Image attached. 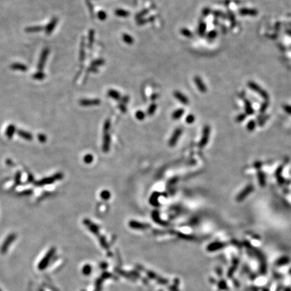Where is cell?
<instances>
[{"label":"cell","mask_w":291,"mask_h":291,"mask_svg":"<svg viewBox=\"0 0 291 291\" xmlns=\"http://www.w3.org/2000/svg\"><path fill=\"white\" fill-rule=\"evenodd\" d=\"M253 186L252 185H249V186H247V187L243 191V192H241L240 193V194L238 195V197H236V200L238 202H240V201H242V200L245 198L247 195H248L250 193H251L252 191H253Z\"/></svg>","instance_id":"277c9868"},{"label":"cell","mask_w":291,"mask_h":291,"mask_svg":"<svg viewBox=\"0 0 291 291\" xmlns=\"http://www.w3.org/2000/svg\"><path fill=\"white\" fill-rule=\"evenodd\" d=\"M155 109H156V105L155 104H152V105L150 107V109H148V113H149V114L150 115V114H152V113H154V111H155Z\"/></svg>","instance_id":"f546056e"},{"label":"cell","mask_w":291,"mask_h":291,"mask_svg":"<svg viewBox=\"0 0 291 291\" xmlns=\"http://www.w3.org/2000/svg\"><path fill=\"white\" fill-rule=\"evenodd\" d=\"M174 96L177 100H179L182 104H189V100L186 97L185 95L182 94V93L179 92V91H175V92H174Z\"/></svg>","instance_id":"52a82bcc"},{"label":"cell","mask_w":291,"mask_h":291,"mask_svg":"<svg viewBox=\"0 0 291 291\" xmlns=\"http://www.w3.org/2000/svg\"><path fill=\"white\" fill-rule=\"evenodd\" d=\"M43 29L41 26H33L29 27V28L26 29V31L28 33H36V32L40 31Z\"/></svg>","instance_id":"ac0fdd59"},{"label":"cell","mask_w":291,"mask_h":291,"mask_svg":"<svg viewBox=\"0 0 291 291\" xmlns=\"http://www.w3.org/2000/svg\"><path fill=\"white\" fill-rule=\"evenodd\" d=\"M217 36V32L216 31H212L208 34V37L210 38H214Z\"/></svg>","instance_id":"cb8c5ba5"},{"label":"cell","mask_w":291,"mask_h":291,"mask_svg":"<svg viewBox=\"0 0 291 291\" xmlns=\"http://www.w3.org/2000/svg\"><path fill=\"white\" fill-rule=\"evenodd\" d=\"M245 119V115L244 114H241L238 116L237 117H236V121H238V122H241V121H243Z\"/></svg>","instance_id":"83f0119b"},{"label":"cell","mask_w":291,"mask_h":291,"mask_svg":"<svg viewBox=\"0 0 291 291\" xmlns=\"http://www.w3.org/2000/svg\"><path fill=\"white\" fill-rule=\"evenodd\" d=\"M101 101L98 99L90 100V99H84L80 101V104L83 106H91V105H97L99 104Z\"/></svg>","instance_id":"ba28073f"},{"label":"cell","mask_w":291,"mask_h":291,"mask_svg":"<svg viewBox=\"0 0 291 291\" xmlns=\"http://www.w3.org/2000/svg\"><path fill=\"white\" fill-rule=\"evenodd\" d=\"M286 33L288 34V35L291 36V31L290 30H287V31H286Z\"/></svg>","instance_id":"8d00e7d4"},{"label":"cell","mask_w":291,"mask_h":291,"mask_svg":"<svg viewBox=\"0 0 291 291\" xmlns=\"http://www.w3.org/2000/svg\"><path fill=\"white\" fill-rule=\"evenodd\" d=\"M92 159V157L90 155H88L87 156H86V158H85V161H86V163H90L91 160Z\"/></svg>","instance_id":"836d02e7"},{"label":"cell","mask_w":291,"mask_h":291,"mask_svg":"<svg viewBox=\"0 0 291 291\" xmlns=\"http://www.w3.org/2000/svg\"><path fill=\"white\" fill-rule=\"evenodd\" d=\"M93 40H94V31H90V34H89V42L90 44H92L93 42Z\"/></svg>","instance_id":"4316f807"},{"label":"cell","mask_w":291,"mask_h":291,"mask_svg":"<svg viewBox=\"0 0 291 291\" xmlns=\"http://www.w3.org/2000/svg\"><path fill=\"white\" fill-rule=\"evenodd\" d=\"M123 40L127 44H132L133 42V39L132 38V37L128 35H126V34L123 35Z\"/></svg>","instance_id":"d6986e66"},{"label":"cell","mask_w":291,"mask_h":291,"mask_svg":"<svg viewBox=\"0 0 291 291\" xmlns=\"http://www.w3.org/2000/svg\"><path fill=\"white\" fill-rule=\"evenodd\" d=\"M206 24L204 23V22H201L199 25V28H198V33L199 35L201 36H203L206 33Z\"/></svg>","instance_id":"4fadbf2b"},{"label":"cell","mask_w":291,"mask_h":291,"mask_svg":"<svg viewBox=\"0 0 291 291\" xmlns=\"http://www.w3.org/2000/svg\"><path fill=\"white\" fill-rule=\"evenodd\" d=\"M267 107H268V103H263L262 105H261V112H263V111H265Z\"/></svg>","instance_id":"d6a6232c"},{"label":"cell","mask_w":291,"mask_h":291,"mask_svg":"<svg viewBox=\"0 0 291 291\" xmlns=\"http://www.w3.org/2000/svg\"><path fill=\"white\" fill-rule=\"evenodd\" d=\"M136 117H137L138 119H143L144 117V113L142 112V111H138V112H137V113H136Z\"/></svg>","instance_id":"d4e9b609"},{"label":"cell","mask_w":291,"mask_h":291,"mask_svg":"<svg viewBox=\"0 0 291 291\" xmlns=\"http://www.w3.org/2000/svg\"><path fill=\"white\" fill-rule=\"evenodd\" d=\"M245 111H246V113L248 115L253 114L254 113V111L253 109H252L251 104L248 100H245Z\"/></svg>","instance_id":"8fae6325"},{"label":"cell","mask_w":291,"mask_h":291,"mask_svg":"<svg viewBox=\"0 0 291 291\" xmlns=\"http://www.w3.org/2000/svg\"><path fill=\"white\" fill-rule=\"evenodd\" d=\"M103 63H104V61L103 60H99L93 61V62H92V65H100L103 64Z\"/></svg>","instance_id":"f1b7e54d"},{"label":"cell","mask_w":291,"mask_h":291,"mask_svg":"<svg viewBox=\"0 0 291 291\" xmlns=\"http://www.w3.org/2000/svg\"><path fill=\"white\" fill-rule=\"evenodd\" d=\"M248 86L251 90H253V91H255V92L258 93V94H260L263 99L266 100V101H268V100L269 99V96H268V93L265 92L264 90H263L260 86L257 84L256 83L253 82H249Z\"/></svg>","instance_id":"6da1fadb"},{"label":"cell","mask_w":291,"mask_h":291,"mask_svg":"<svg viewBox=\"0 0 291 291\" xmlns=\"http://www.w3.org/2000/svg\"><path fill=\"white\" fill-rule=\"evenodd\" d=\"M181 134V129H177L175 131L173 135H172L171 139L170 140V146H173L175 143L177 142V141L178 140L179 138L180 137V135Z\"/></svg>","instance_id":"9c48e42d"},{"label":"cell","mask_w":291,"mask_h":291,"mask_svg":"<svg viewBox=\"0 0 291 291\" xmlns=\"http://www.w3.org/2000/svg\"><path fill=\"white\" fill-rule=\"evenodd\" d=\"M238 12L242 16H256L258 13V12L256 10L250 8L240 9Z\"/></svg>","instance_id":"8992f818"},{"label":"cell","mask_w":291,"mask_h":291,"mask_svg":"<svg viewBox=\"0 0 291 291\" xmlns=\"http://www.w3.org/2000/svg\"><path fill=\"white\" fill-rule=\"evenodd\" d=\"M49 49H48L47 48L45 49L43 51L42 54H41V55H40V57L39 62H38V70H43V68L44 67V65L45 63V61H46V60H47V56H48V55H49Z\"/></svg>","instance_id":"7a4b0ae2"},{"label":"cell","mask_w":291,"mask_h":291,"mask_svg":"<svg viewBox=\"0 0 291 291\" xmlns=\"http://www.w3.org/2000/svg\"><path fill=\"white\" fill-rule=\"evenodd\" d=\"M45 76L44 73H43L41 72H37L36 74L34 75L33 78L36 79H42L43 78H45Z\"/></svg>","instance_id":"ffe728a7"},{"label":"cell","mask_w":291,"mask_h":291,"mask_svg":"<svg viewBox=\"0 0 291 291\" xmlns=\"http://www.w3.org/2000/svg\"><path fill=\"white\" fill-rule=\"evenodd\" d=\"M195 121V117L193 115H189L187 117H186V121H187L188 123H192Z\"/></svg>","instance_id":"44dd1931"},{"label":"cell","mask_w":291,"mask_h":291,"mask_svg":"<svg viewBox=\"0 0 291 291\" xmlns=\"http://www.w3.org/2000/svg\"><path fill=\"white\" fill-rule=\"evenodd\" d=\"M194 82L196 84L197 88L200 91V92L202 93H205L207 91V88L205 84L204 83V82L202 81V78L199 76H195L194 78Z\"/></svg>","instance_id":"3957f363"},{"label":"cell","mask_w":291,"mask_h":291,"mask_svg":"<svg viewBox=\"0 0 291 291\" xmlns=\"http://www.w3.org/2000/svg\"><path fill=\"white\" fill-rule=\"evenodd\" d=\"M103 194L104 195H103V197H104V198H108L109 196V192H104L103 193Z\"/></svg>","instance_id":"e575fe53"},{"label":"cell","mask_w":291,"mask_h":291,"mask_svg":"<svg viewBox=\"0 0 291 291\" xmlns=\"http://www.w3.org/2000/svg\"><path fill=\"white\" fill-rule=\"evenodd\" d=\"M181 35H183V36H185L186 37L188 38H191L193 36L192 33L190 30H188L187 28H182L181 30Z\"/></svg>","instance_id":"e0dca14e"},{"label":"cell","mask_w":291,"mask_h":291,"mask_svg":"<svg viewBox=\"0 0 291 291\" xmlns=\"http://www.w3.org/2000/svg\"><path fill=\"white\" fill-rule=\"evenodd\" d=\"M12 68L13 70H17L24 72L26 70L27 67L26 65L21 64V63H13V64L12 65Z\"/></svg>","instance_id":"7c38bea8"},{"label":"cell","mask_w":291,"mask_h":291,"mask_svg":"<svg viewBox=\"0 0 291 291\" xmlns=\"http://www.w3.org/2000/svg\"><path fill=\"white\" fill-rule=\"evenodd\" d=\"M183 113H184L183 109H178V110L175 111V112L173 113V114H172V117L174 119H178L179 118H180L181 116L183 115Z\"/></svg>","instance_id":"5bb4252c"},{"label":"cell","mask_w":291,"mask_h":291,"mask_svg":"<svg viewBox=\"0 0 291 291\" xmlns=\"http://www.w3.org/2000/svg\"><path fill=\"white\" fill-rule=\"evenodd\" d=\"M255 126H256V123L253 121H249L248 125H247V129L250 131H252L255 128Z\"/></svg>","instance_id":"7402d4cb"},{"label":"cell","mask_w":291,"mask_h":291,"mask_svg":"<svg viewBox=\"0 0 291 291\" xmlns=\"http://www.w3.org/2000/svg\"><path fill=\"white\" fill-rule=\"evenodd\" d=\"M98 17H99L100 20H105L106 18V13L104 12H99V13H98Z\"/></svg>","instance_id":"603a6c76"},{"label":"cell","mask_w":291,"mask_h":291,"mask_svg":"<svg viewBox=\"0 0 291 291\" xmlns=\"http://www.w3.org/2000/svg\"><path fill=\"white\" fill-rule=\"evenodd\" d=\"M209 134H210V127L208 126H206L204 129V132H203V137L202 138V141L200 142V146L202 147H203L205 146L207 142L208 141L209 138Z\"/></svg>","instance_id":"5b68a950"},{"label":"cell","mask_w":291,"mask_h":291,"mask_svg":"<svg viewBox=\"0 0 291 291\" xmlns=\"http://www.w3.org/2000/svg\"><path fill=\"white\" fill-rule=\"evenodd\" d=\"M115 14L120 17H127L129 15V12L123 10H117L115 11Z\"/></svg>","instance_id":"9a60e30c"},{"label":"cell","mask_w":291,"mask_h":291,"mask_svg":"<svg viewBox=\"0 0 291 291\" xmlns=\"http://www.w3.org/2000/svg\"><path fill=\"white\" fill-rule=\"evenodd\" d=\"M108 94L109 97H111V98H113L115 99H119L120 98V94L119 92H117V91L113 90H110L108 92Z\"/></svg>","instance_id":"2e32d148"},{"label":"cell","mask_w":291,"mask_h":291,"mask_svg":"<svg viewBox=\"0 0 291 291\" xmlns=\"http://www.w3.org/2000/svg\"><path fill=\"white\" fill-rule=\"evenodd\" d=\"M284 109L286 112H287L289 114H291V106L289 105H285L284 106Z\"/></svg>","instance_id":"4dcf8cb0"},{"label":"cell","mask_w":291,"mask_h":291,"mask_svg":"<svg viewBox=\"0 0 291 291\" xmlns=\"http://www.w3.org/2000/svg\"><path fill=\"white\" fill-rule=\"evenodd\" d=\"M210 9L205 8V9H204L203 12H202V13H203L204 16H208L209 13H210Z\"/></svg>","instance_id":"1f68e13d"},{"label":"cell","mask_w":291,"mask_h":291,"mask_svg":"<svg viewBox=\"0 0 291 291\" xmlns=\"http://www.w3.org/2000/svg\"><path fill=\"white\" fill-rule=\"evenodd\" d=\"M260 177V184H261V186H263L265 185V179H264V176H263V175L262 173H260V176H259Z\"/></svg>","instance_id":"484cf974"},{"label":"cell","mask_w":291,"mask_h":291,"mask_svg":"<svg viewBox=\"0 0 291 291\" xmlns=\"http://www.w3.org/2000/svg\"><path fill=\"white\" fill-rule=\"evenodd\" d=\"M147 12H148V10H144V12H142V13H140V14H138V16L140 17L141 16H143V15L146 14V13H147Z\"/></svg>","instance_id":"d590c367"},{"label":"cell","mask_w":291,"mask_h":291,"mask_svg":"<svg viewBox=\"0 0 291 291\" xmlns=\"http://www.w3.org/2000/svg\"><path fill=\"white\" fill-rule=\"evenodd\" d=\"M57 23V18H53L51 22L47 25L46 28V33L47 35H50L51 33V32L53 31Z\"/></svg>","instance_id":"30bf717a"}]
</instances>
